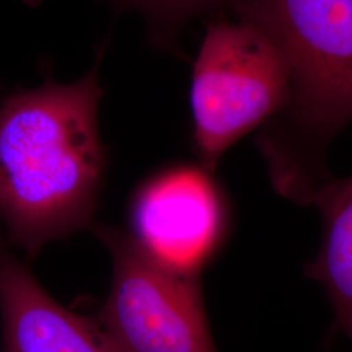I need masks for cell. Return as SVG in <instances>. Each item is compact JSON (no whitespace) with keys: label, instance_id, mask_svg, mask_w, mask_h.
<instances>
[{"label":"cell","instance_id":"obj_1","mask_svg":"<svg viewBox=\"0 0 352 352\" xmlns=\"http://www.w3.org/2000/svg\"><path fill=\"white\" fill-rule=\"evenodd\" d=\"M101 96L97 63L76 82L0 103V222L30 256L93 221L106 168Z\"/></svg>","mask_w":352,"mask_h":352},{"label":"cell","instance_id":"obj_2","mask_svg":"<svg viewBox=\"0 0 352 352\" xmlns=\"http://www.w3.org/2000/svg\"><path fill=\"white\" fill-rule=\"evenodd\" d=\"M232 10L265 28L286 58L289 104L257 144L278 193L309 205L331 177L329 141L352 122V0H240Z\"/></svg>","mask_w":352,"mask_h":352},{"label":"cell","instance_id":"obj_3","mask_svg":"<svg viewBox=\"0 0 352 352\" xmlns=\"http://www.w3.org/2000/svg\"><path fill=\"white\" fill-rule=\"evenodd\" d=\"M291 97L289 65L277 41L257 23L215 20L193 65V148L214 173L223 154L282 113Z\"/></svg>","mask_w":352,"mask_h":352},{"label":"cell","instance_id":"obj_4","mask_svg":"<svg viewBox=\"0 0 352 352\" xmlns=\"http://www.w3.org/2000/svg\"><path fill=\"white\" fill-rule=\"evenodd\" d=\"M113 279L98 324L120 352H217L199 276L151 260L113 227H98Z\"/></svg>","mask_w":352,"mask_h":352},{"label":"cell","instance_id":"obj_5","mask_svg":"<svg viewBox=\"0 0 352 352\" xmlns=\"http://www.w3.org/2000/svg\"><path fill=\"white\" fill-rule=\"evenodd\" d=\"M213 173L177 164L145 180L129 206V236L151 260L200 276L226 239L228 209Z\"/></svg>","mask_w":352,"mask_h":352},{"label":"cell","instance_id":"obj_6","mask_svg":"<svg viewBox=\"0 0 352 352\" xmlns=\"http://www.w3.org/2000/svg\"><path fill=\"white\" fill-rule=\"evenodd\" d=\"M1 352H120L98 322L55 302L0 244Z\"/></svg>","mask_w":352,"mask_h":352},{"label":"cell","instance_id":"obj_7","mask_svg":"<svg viewBox=\"0 0 352 352\" xmlns=\"http://www.w3.org/2000/svg\"><path fill=\"white\" fill-rule=\"evenodd\" d=\"M311 204L321 214L322 238L315 260L304 266V276L325 289L336 327L352 340V175L327 179Z\"/></svg>","mask_w":352,"mask_h":352},{"label":"cell","instance_id":"obj_8","mask_svg":"<svg viewBox=\"0 0 352 352\" xmlns=\"http://www.w3.org/2000/svg\"><path fill=\"white\" fill-rule=\"evenodd\" d=\"M136 8L148 19L151 37L160 45H168L176 32L188 20L214 10L234 8L240 0H116Z\"/></svg>","mask_w":352,"mask_h":352}]
</instances>
